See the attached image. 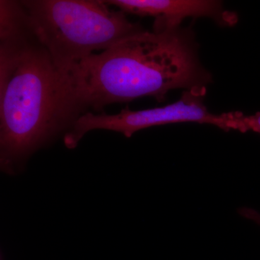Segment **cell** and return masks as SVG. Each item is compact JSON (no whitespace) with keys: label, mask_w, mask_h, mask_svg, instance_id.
<instances>
[{"label":"cell","mask_w":260,"mask_h":260,"mask_svg":"<svg viewBox=\"0 0 260 260\" xmlns=\"http://www.w3.org/2000/svg\"><path fill=\"white\" fill-rule=\"evenodd\" d=\"M239 213L242 216L250 219V220H252L253 221L260 225V214L255 210L244 208L239 210Z\"/></svg>","instance_id":"obj_7"},{"label":"cell","mask_w":260,"mask_h":260,"mask_svg":"<svg viewBox=\"0 0 260 260\" xmlns=\"http://www.w3.org/2000/svg\"><path fill=\"white\" fill-rule=\"evenodd\" d=\"M108 5L119 8L125 14L155 18L153 31L180 28L187 18H212L221 26H234L238 21L235 13L225 10L220 2L213 0H105Z\"/></svg>","instance_id":"obj_5"},{"label":"cell","mask_w":260,"mask_h":260,"mask_svg":"<svg viewBox=\"0 0 260 260\" xmlns=\"http://www.w3.org/2000/svg\"><path fill=\"white\" fill-rule=\"evenodd\" d=\"M228 129L237 130L241 133L254 132L260 135V112L252 115H245L242 112H229Z\"/></svg>","instance_id":"obj_6"},{"label":"cell","mask_w":260,"mask_h":260,"mask_svg":"<svg viewBox=\"0 0 260 260\" xmlns=\"http://www.w3.org/2000/svg\"><path fill=\"white\" fill-rule=\"evenodd\" d=\"M64 74L83 114L88 109L101 112L109 104L140 98L162 102L170 90L205 88L212 82L198 58L194 32L181 27L138 32Z\"/></svg>","instance_id":"obj_2"},{"label":"cell","mask_w":260,"mask_h":260,"mask_svg":"<svg viewBox=\"0 0 260 260\" xmlns=\"http://www.w3.org/2000/svg\"><path fill=\"white\" fill-rule=\"evenodd\" d=\"M206 93L207 88L184 90L177 102L145 110L133 111L126 107L119 114L113 115L85 113L64 135L65 146L69 149L76 148L84 135L94 129L111 130L131 138L137 132L151 126L196 122L211 124L226 131L225 113L212 114L205 107Z\"/></svg>","instance_id":"obj_4"},{"label":"cell","mask_w":260,"mask_h":260,"mask_svg":"<svg viewBox=\"0 0 260 260\" xmlns=\"http://www.w3.org/2000/svg\"><path fill=\"white\" fill-rule=\"evenodd\" d=\"M83 115L20 1H0V167L15 175Z\"/></svg>","instance_id":"obj_1"},{"label":"cell","mask_w":260,"mask_h":260,"mask_svg":"<svg viewBox=\"0 0 260 260\" xmlns=\"http://www.w3.org/2000/svg\"><path fill=\"white\" fill-rule=\"evenodd\" d=\"M29 23L63 73L93 54L144 30L121 10L97 0L20 1Z\"/></svg>","instance_id":"obj_3"}]
</instances>
